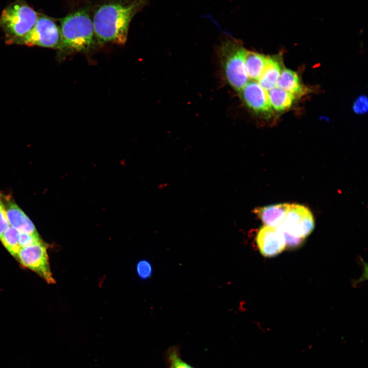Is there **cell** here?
Listing matches in <instances>:
<instances>
[{"label": "cell", "mask_w": 368, "mask_h": 368, "mask_svg": "<svg viewBox=\"0 0 368 368\" xmlns=\"http://www.w3.org/2000/svg\"><path fill=\"white\" fill-rule=\"evenodd\" d=\"M136 270L137 274L141 279L147 280L152 274V266L147 260H141L136 264Z\"/></svg>", "instance_id": "e0dca14e"}, {"label": "cell", "mask_w": 368, "mask_h": 368, "mask_svg": "<svg viewBox=\"0 0 368 368\" xmlns=\"http://www.w3.org/2000/svg\"><path fill=\"white\" fill-rule=\"evenodd\" d=\"M353 109L354 112L357 114H363L368 109V101L367 98L363 96H360L355 101Z\"/></svg>", "instance_id": "d6986e66"}, {"label": "cell", "mask_w": 368, "mask_h": 368, "mask_svg": "<svg viewBox=\"0 0 368 368\" xmlns=\"http://www.w3.org/2000/svg\"><path fill=\"white\" fill-rule=\"evenodd\" d=\"M267 57L262 54L246 50L244 62L248 78L258 81L267 61Z\"/></svg>", "instance_id": "5bb4252c"}, {"label": "cell", "mask_w": 368, "mask_h": 368, "mask_svg": "<svg viewBox=\"0 0 368 368\" xmlns=\"http://www.w3.org/2000/svg\"><path fill=\"white\" fill-rule=\"evenodd\" d=\"M19 233L16 229L9 226L0 238L4 247L15 258H17L21 248L19 243Z\"/></svg>", "instance_id": "2e32d148"}, {"label": "cell", "mask_w": 368, "mask_h": 368, "mask_svg": "<svg viewBox=\"0 0 368 368\" xmlns=\"http://www.w3.org/2000/svg\"><path fill=\"white\" fill-rule=\"evenodd\" d=\"M241 98L247 107L254 113L269 117L272 113L268 93L256 81L248 82L240 91Z\"/></svg>", "instance_id": "ba28073f"}, {"label": "cell", "mask_w": 368, "mask_h": 368, "mask_svg": "<svg viewBox=\"0 0 368 368\" xmlns=\"http://www.w3.org/2000/svg\"><path fill=\"white\" fill-rule=\"evenodd\" d=\"M291 204L280 203L255 209L254 212L267 226L279 227L284 221Z\"/></svg>", "instance_id": "8fae6325"}, {"label": "cell", "mask_w": 368, "mask_h": 368, "mask_svg": "<svg viewBox=\"0 0 368 368\" xmlns=\"http://www.w3.org/2000/svg\"><path fill=\"white\" fill-rule=\"evenodd\" d=\"M3 201L10 226L19 232L40 237L34 224L15 203L11 196L3 194Z\"/></svg>", "instance_id": "30bf717a"}, {"label": "cell", "mask_w": 368, "mask_h": 368, "mask_svg": "<svg viewBox=\"0 0 368 368\" xmlns=\"http://www.w3.org/2000/svg\"><path fill=\"white\" fill-rule=\"evenodd\" d=\"M281 71L278 58L267 57L265 66L258 82L263 88L268 91L276 87Z\"/></svg>", "instance_id": "7c38bea8"}, {"label": "cell", "mask_w": 368, "mask_h": 368, "mask_svg": "<svg viewBox=\"0 0 368 368\" xmlns=\"http://www.w3.org/2000/svg\"><path fill=\"white\" fill-rule=\"evenodd\" d=\"M283 233L285 239L286 246L290 248L298 247L304 241L303 238L294 236L284 232Z\"/></svg>", "instance_id": "7402d4cb"}, {"label": "cell", "mask_w": 368, "mask_h": 368, "mask_svg": "<svg viewBox=\"0 0 368 368\" xmlns=\"http://www.w3.org/2000/svg\"><path fill=\"white\" fill-rule=\"evenodd\" d=\"M93 0H81L59 19L61 34L60 50L79 52L89 50L97 41L93 24Z\"/></svg>", "instance_id": "7a4b0ae2"}, {"label": "cell", "mask_w": 368, "mask_h": 368, "mask_svg": "<svg viewBox=\"0 0 368 368\" xmlns=\"http://www.w3.org/2000/svg\"><path fill=\"white\" fill-rule=\"evenodd\" d=\"M9 226L3 201V194L0 192V238Z\"/></svg>", "instance_id": "ffe728a7"}, {"label": "cell", "mask_w": 368, "mask_h": 368, "mask_svg": "<svg viewBox=\"0 0 368 368\" xmlns=\"http://www.w3.org/2000/svg\"><path fill=\"white\" fill-rule=\"evenodd\" d=\"M61 43L60 26L53 18L39 14L33 29L17 44L60 50Z\"/></svg>", "instance_id": "5b68a950"}, {"label": "cell", "mask_w": 368, "mask_h": 368, "mask_svg": "<svg viewBox=\"0 0 368 368\" xmlns=\"http://www.w3.org/2000/svg\"><path fill=\"white\" fill-rule=\"evenodd\" d=\"M256 241L261 254L266 257L279 255L286 247L284 233L279 227L262 226L258 232Z\"/></svg>", "instance_id": "9c48e42d"}, {"label": "cell", "mask_w": 368, "mask_h": 368, "mask_svg": "<svg viewBox=\"0 0 368 368\" xmlns=\"http://www.w3.org/2000/svg\"><path fill=\"white\" fill-rule=\"evenodd\" d=\"M276 87L291 93L294 97L302 96L306 91L298 74L288 68L282 70Z\"/></svg>", "instance_id": "4fadbf2b"}, {"label": "cell", "mask_w": 368, "mask_h": 368, "mask_svg": "<svg viewBox=\"0 0 368 368\" xmlns=\"http://www.w3.org/2000/svg\"><path fill=\"white\" fill-rule=\"evenodd\" d=\"M169 356L170 368H193L182 361L176 351H171Z\"/></svg>", "instance_id": "44dd1931"}, {"label": "cell", "mask_w": 368, "mask_h": 368, "mask_svg": "<svg viewBox=\"0 0 368 368\" xmlns=\"http://www.w3.org/2000/svg\"><path fill=\"white\" fill-rule=\"evenodd\" d=\"M267 93L271 107L277 111L289 109L295 98L291 93L277 87L267 91Z\"/></svg>", "instance_id": "9a60e30c"}, {"label": "cell", "mask_w": 368, "mask_h": 368, "mask_svg": "<svg viewBox=\"0 0 368 368\" xmlns=\"http://www.w3.org/2000/svg\"><path fill=\"white\" fill-rule=\"evenodd\" d=\"M43 242L40 237L25 233L19 232V243L21 248L27 247Z\"/></svg>", "instance_id": "ac0fdd59"}, {"label": "cell", "mask_w": 368, "mask_h": 368, "mask_svg": "<svg viewBox=\"0 0 368 368\" xmlns=\"http://www.w3.org/2000/svg\"><path fill=\"white\" fill-rule=\"evenodd\" d=\"M246 51L240 41L229 38L222 42L219 50L225 78L229 85L239 93L248 82L244 62Z\"/></svg>", "instance_id": "277c9868"}, {"label": "cell", "mask_w": 368, "mask_h": 368, "mask_svg": "<svg viewBox=\"0 0 368 368\" xmlns=\"http://www.w3.org/2000/svg\"><path fill=\"white\" fill-rule=\"evenodd\" d=\"M39 14L25 0H15L0 15V28L8 44L18 42L35 26Z\"/></svg>", "instance_id": "3957f363"}, {"label": "cell", "mask_w": 368, "mask_h": 368, "mask_svg": "<svg viewBox=\"0 0 368 368\" xmlns=\"http://www.w3.org/2000/svg\"><path fill=\"white\" fill-rule=\"evenodd\" d=\"M47 248L43 242L21 248L16 258L22 266L36 272L46 282L54 284L55 281L51 270Z\"/></svg>", "instance_id": "8992f818"}, {"label": "cell", "mask_w": 368, "mask_h": 368, "mask_svg": "<svg viewBox=\"0 0 368 368\" xmlns=\"http://www.w3.org/2000/svg\"><path fill=\"white\" fill-rule=\"evenodd\" d=\"M149 0H101L94 3L93 18L97 41L100 44H124L133 18Z\"/></svg>", "instance_id": "6da1fadb"}, {"label": "cell", "mask_w": 368, "mask_h": 368, "mask_svg": "<svg viewBox=\"0 0 368 368\" xmlns=\"http://www.w3.org/2000/svg\"><path fill=\"white\" fill-rule=\"evenodd\" d=\"M279 227L284 232L304 239L314 229V219L307 207L291 204L284 221Z\"/></svg>", "instance_id": "52a82bcc"}]
</instances>
